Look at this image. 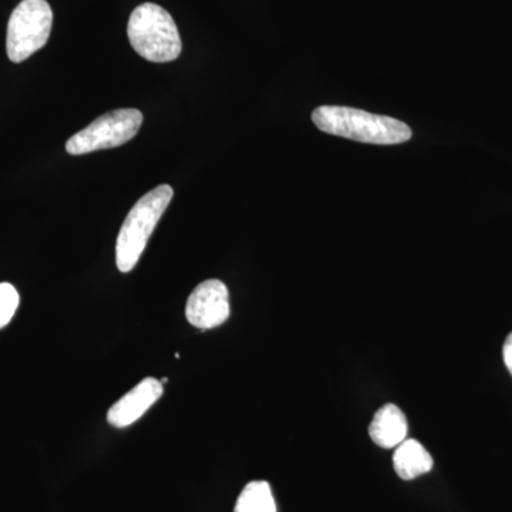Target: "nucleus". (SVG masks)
Returning <instances> with one entry per match:
<instances>
[{"label":"nucleus","instance_id":"nucleus-1","mask_svg":"<svg viewBox=\"0 0 512 512\" xmlns=\"http://www.w3.org/2000/svg\"><path fill=\"white\" fill-rule=\"evenodd\" d=\"M312 120L323 133L360 143L393 146L412 138V130L403 121L352 107L322 106L313 111Z\"/></svg>","mask_w":512,"mask_h":512},{"label":"nucleus","instance_id":"nucleus-2","mask_svg":"<svg viewBox=\"0 0 512 512\" xmlns=\"http://www.w3.org/2000/svg\"><path fill=\"white\" fill-rule=\"evenodd\" d=\"M173 197L174 190L170 185H158L153 191L141 197L128 212L116 244V264L120 272L127 274L136 268L147 247L148 239Z\"/></svg>","mask_w":512,"mask_h":512},{"label":"nucleus","instance_id":"nucleus-3","mask_svg":"<svg viewBox=\"0 0 512 512\" xmlns=\"http://www.w3.org/2000/svg\"><path fill=\"white\" fill-rule=\"evenodd\" d=\"M127 33L133 49L148 62H173L183 50L174 19L167 10L154 3H144L134 9L128 20Z\"/></svg>","mask_w":512,"mask_h":512},{"label":"nucleus","instance_id":"nucleus-4","mask_svg":"<svg viewBox=\"0 0 512 512\" xmlns=\"http://www.w3.org/2000/svg\"><path fill=\"white\" fill-rule=\"evenodd\" d=\"M53 12L46 0H23L9 19L6 50L13 63L25 62L45 47L52 32Z\"/></svg>","mask_w":512,"mask_h":512},{"label":"nucleus","instance_id":"nucleus-5","mask_svg":"<svg viewBox=\"0 0 512 512\" xmlns=\"http://www.w3.org/2000/svg\"><path fill=\"white\" fill-rule=\"evenodd\" d=\"M143 124V114L136 109L109 111L100 116L66 143L67 153L72 156L94 153L123 146L137 136Z\"/></svg>","mask_w":512,"mask_h":512},{"label":"nucleus","instance_id":"nucleus-6","mask_svg":"<svg viewBox=\"0 0 512 512\" xmlns=\"http://www.w3.org/2000/svg\"><path fill=\"white\" fill-rule=\"evenodd\" d=\"M231 313L227 285L218 279L202 282L192 291L185 306L188 322L197 329L218 328Z\"/></svg>","mask_w":512,"mask_h":512},{"label":"nucleus","instance_id":"nucleus-7","mask_svg":"<svg viewBox=\"0 0 512 512\" xmlns=\"http://www.w3.org/2000/svg\"><path fill=\"white\" fill-rule=\"evenodd\" d=\"M163 393V383L154 377H147L110 407L107 421L117 429L131 426L161 399Z\"/></svg>","mask_w":512,"mask_h":512},{"label":"nucleus","instance_id":"nucleus-8","mask_svg":"<svg viewBox=\"0 0 512 512\" xmlns=\"http://www.w3.org/2000/svg\"><path fill=\"white\" fill-rule=\"evenodd\" d=\"M409 424L406 416L396 404H384L375 413L369 426V436L373 443L382 448H394L407 439Z\"/></svg>","mask_w":512,"mask_h":512},{"label":"nucleus","instance_id":"nucleus-9","mask_svg":"<svg viewBox=\"0 0 512 512\" xmlns=\"http://www.w3.org/2000/svg\"><path fill=\"white\" fill-rule=\"evenodd\" d=\"M393 466L397 476L410 481L433 470L434 461L429 451L417 440L406 439L396 447Z\"/></svg>","mask_w":512,"mask_h":512},{"label":"nucleus","instance_id":"nucleus-10","mask_svg":"<svg viewBox=\"0 0 512 512\" xmlns=\"http://www.w3.org/2000/svg\"><path fill=\"white\" fill-rule=\"evenodd\" d=\"M234 512H276L271 485L266 481H252L239 495Z\"/></svg>","mask_w":512,"mask_h":512},{"label":"nucleus","instance_id":"nucleus-11","mask_svg":"<svg viewBox=\"0 0 512 512\" xmlns=\"http://www.w3.org/2000/svg\"><path fill=\"white\" fill-rule=\"evenodd\" d=\"M20 296L15 286L3 282L0 284V329L9 325L18 311Z\"/></svg>","mask_w":512,"mask_h":512},{"label":"nucleus","instance_id":"nucleus-12","mask_svg":"<svg viewBox=\"0 0 512 512\" xmlns=\"http://www.w3.org/2000/svg\"><path fill=\"white\" fill-rule=\"evenodd\" d=\"M503 356L505 366H507V369L510 370L512 375V332L508 335V338L505 339Z\"/></svg>","mask_w":512,"mask_h":512}]
</instances>
